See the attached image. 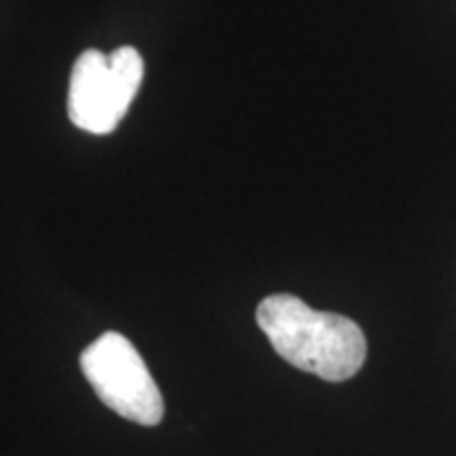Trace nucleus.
<instances>
[{
  "label": "nucleus",
  "mask_w": 456,
  "mask_h": 456,
  "mask_svg": "<svg viewBox=\"0 0 456 456\" xmlns=\"http://www.w3.org/2000/svg\"><path fill=\"white\" fill-rule=\"evenodd\" d=\"M79 365L99 401L114 413L140 426H158L163 421V393L147 370L142 355L125 335H99L82 353Z\"/></svg>",
  "instance_id": "nucleus-3"
},
{
  "label": "nucleus",
  "mask_w": 456,
  "mask_h": 456,
  "mask_svg": "<svg viewBox=\"0 0 456 456\" xmlns=\"http://www.w3.org/2000/svg\"><path fill=\"white\" fill-rule=\"evenodd\" d=\"M256 322L279 358L330 383L353 378L368 355L365 335L350 317L312 310L294 294L261 299Z\"/></svg>",
  "instance_id": "nucleus-1"
},
{
  "label": "nucleus",
  "mask_w": 456,
  "mask_h": 456,
  "mask_svg": "<svg viewBox=\"0 0 456 456\" xmlns=\"http://www.w3.org/2000/svg\"><path fill=\"white\" fill-rule=\"evenodd\" d=\"M145 77V61L132 46L112 51H84L71 69L69 119L84 132L110 134L122 122Z\"/></svg>",
  "instance_id": "nucleus-2"
}]
</instances>
